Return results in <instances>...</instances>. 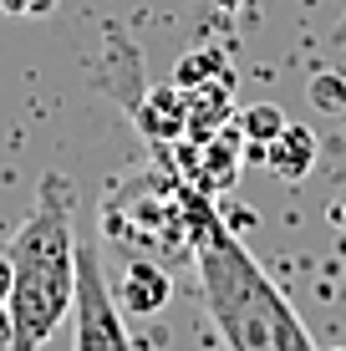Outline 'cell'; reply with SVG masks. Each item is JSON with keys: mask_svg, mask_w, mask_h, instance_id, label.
I'll return each mask as SVG.
<instances>
[{"mask_svg": "<svg viewBox=\"0 0 346 351\" xmlns=\"http://www.w3.org/2000/svg\"><path fill=\"white\" fill-rule=\"evenodd\" d=\"M260 163H265L275 178H285V184H301V178L316 168V132L306 123H285L280 138L260 148Z\"/></svg>", "mask_w": 346, "mask_h": 351, "instance_id": "cell-6", "label": "cell"}, {"mask_svg": "<svg viewBox=\"0 0 346 351\" xmlns=\"http://www.w3.org/2000/svg\"><path fill=\"white\" fill-rule=\"evenodd\" d=\"M224 71H230V62H224L219 51H194V56H184V62L173 66V87L178 92H194V87H204V82L224 77Z\"/></svg>", "mask_w": 346, "mask_h": 351, "instance_id": "cell-9", "label": "cell"}, {"mask_svg": "<svg viewBox=\"0 0 346 351\" xmlns=\"http://www.w3.org/2000/svg\"><path fill=\"white\" fill-rule=\"evenodd\" d=\"M71 178L46 173L36 209L10 234V336L5 351H41L77 300V234H71Z\"/></svg>", "mask_w": 346, "mask_h": 351, "instance_id": "cell-2", "label": "cell"}, {"mask_svg": "<svg viewBox=\"0 0 346 351\" xmlns=\"http://www.w3.org/2000/svg\"><path fill=\"white\" fill-rule=\"evenodd\" d=\"M0 10H10V16H46V10H56V0H0Z\"/></svg>", "mask_w": 346, "mask_h": 351, "instance_id": "cell-12", "label": "cell"}, {"mask_svg": "<svg viewBox=\"0 0 346 351\" xmlns=\"http://www.w3.org/2000/svg\"><path fill=\"white\" fill-rule=\"evenodd\" d=\"M107 214H127V224H107L112 239H133V245L153 255H169V250H188V199H184V184L173 173H143L133 178L127 189L112 193ZM194 255V250H188Z\"/></svg>", "mask_w": 346, "mask_h": 351, "instance_id": "cell-3", "label": "cell"}, {"mask_svg": "<svg viewBox=\"0 0 346 351\" xmlns=\"http://www.w3.org/2000/svg\"><path fill=\"white\" fill-rule=\"evenodd\" d=\"M311 102L321 107V112L346 107V82H341V77H316V82H311Z\"/></svg>", "mask_w": 346, "mask_h": 351, "instance_id": "cell-10", "label": "cell"}, {"mask_svg": "<svg viewBox=\"0 0 346 351\" xmlns=\"http://www.w3.org/2000/svg\"><path fill=\"white\" fill-rule=\"evenodd\" d=\"M331 224H336V229H341V234H346V193H341V199H336V209H331Z\"/></svg>", "mask_w": 346, "mask_h": 351, "instance_id": "cell-14", "label": "cell"}, {"mask_svg": "<svg viewBox=\"0 0 346 351\" xmlns=\"http://www.w3.org/2000/svg\"><path fill=\"white\" fill-rule=\"evenodd\" d=\"M0 351H5V341H0Z\"/></svg>", "mask_w": 346, "mask_h": 351, "instance_id": "cell-16", "label": "cell"}, {"mask_svg": "<svg viewBox=\"0 0 346 351\" xmlns=\"http://www.w3.org/2000/svg\"><path fill=\"white\" fill-rule=\"evenodd\" d=\"M138 123H143V132H148L153 143H178V138H184V128H188L184 92H178V87H158L148 102L138 107Z\"/></svg>", "mask_w": 346, "mask_h": 351, "instance_id": "cell-7", "label": "cell"}, {"mask_svg": "<svg viewBox=\"0 0 346 351\" xmlns=\"http://www.w3.org/2000/svg\"><path fill=\"white\" fill-rule=\"evenodd\" d=\"M184 199H188V250H194L204 306L219 326L224 346L230 351H316L306 321L280 295V285L249 260V250L224 229L214 199L188 184H184Z\"/></svg>", "mask_w": 346, "mask_h": 351, "instance_id": "cell-1", "label": "cell"}, {"mask_svg": "<svg viewBox=\"0 0 346 351\" xmlns=\"http://www.w3.org/2000/svg\"><path fill=\"white\" fill-rule=\"evenodd\" d=\"M112 295H117V306H123V316H158V311L169 306V295H173V280L163 275L158 260L133 255Z\"/></svg>", "mask_w": 346, "mask_h": 351, "instance_id": "cell-5", "label": "cell"}, {"mask_svg": "<svg viewBox=\"0 0 346 351\" xmlns=\"http://www.w3.org/2000/svg\"><path fill=\"white\" fill-rule=\"evenodd\" d=\"M71 351H133L127 316L102 275V255L77 245V300H71Z\"/></svg>", "mask_w": 346, "mask_h": 351, "instance_id": "cell-4", "label": "cell"}, {"mask_svg": "<svg viewBox=\"0 0 346 351\" xmlns=\"http://www.w3.org/2000/svg\"><path fill=\"white\" fill-rule=\"evenodd\" d=\"M331 41H336V46H346V16L336 21V31H331Z\"/></svg>", "mask_w": 346, "mask_h": 351, "instance_id": "cell-15", "label": "cell"}, {"mask_svg": "<svg viewBox=\"0 0 346 351\" xmlns=\"http://www.w3.org/2000/svg\"><path fill=\"white\" fill-rule=\"evenodd\" d=\"M234 128H240V138H245V158H260V148L280 138L285 112L275 102H260V107H245V112L234 117Z\"/></svg>", "mask_w": 346, "mask_h": 351, "instance_id": "cell-8", "label": "cell"}, {"mask_svg": "<svg viewBox=\"0 0 346 351\" xmlns=\"http://www.w3.org/2000/svg\"><path fill=\"white\" fill-rule=\"evenodd\" d=\"M209 10H224V16H234V10H245V0H204Z\"/></svg>", "mask_w": 346, "mask_h": 351, "instance_id": "cell-13", "label": "cell"}, {"mask_svg": "<svg viewBox=\"0 0 346 351\" xmlns=\"http://www.w3.org/2000/svg\"><path fill=\"white\" fill-rule=\"evenodd\" d=\"M10 280H16V270H10V255L0 250V341L10 336Z\"/></svg>", "mask_w": 346, "mask_h": 351, "instance_id": "cell-11", "label": "cell"}]
</instances>
